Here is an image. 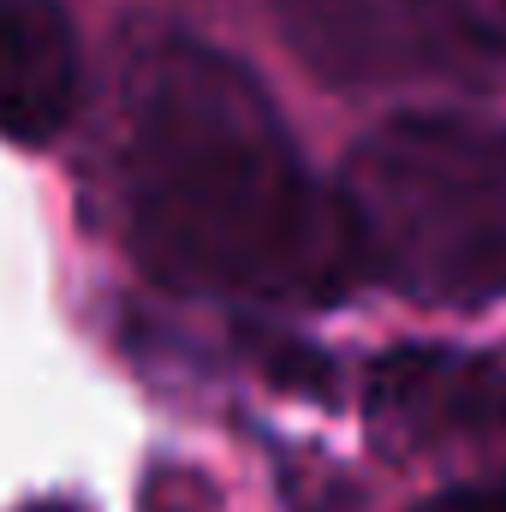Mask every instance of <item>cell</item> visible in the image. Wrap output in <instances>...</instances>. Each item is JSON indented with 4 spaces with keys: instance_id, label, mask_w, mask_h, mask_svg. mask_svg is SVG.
<instances>
[{
    "instance_id": "8",
    "label": "cell",
    "mask_w": 506,
    "mask_h": 512,
    "mask_svg": "<svg viewBox=\"0 0 506 512\" xmlns=\"http://www.w3.org/2000/svg\"><path fill=\"white\" fill-rule=\"evenodd\" d=\"M12 512H96L90 501H78V495H42V501H24V507Z\"/></svg>"
},
{
    "instance_id": "7",
    "label": "cell",
    "mask_w": 506,
    "mask_h": 512,
    "mask_svg": "<svg viewBox=\"0 0 506 512\" xmlns=\"http://www.w3.org/2000/svg\"><path fill=\"white\" fill-rule=\"evenodd\" d=\"M411 512H506V489H441L435 501H423V507Z\"/></svg>"
},
{
    "instance_id": "4",
    "label": "cell",
    "mask_w": 506,
    "mask_h": 512,
    "mask_svg": "<svg viewBox=\"0 0 506 512\" xmlns=\"http://www.w3.org/2000/svg\"><path fill=\"white\" fill-rule=\"evenodd\" d=\"M280 42L340 90L459 72L423 0H268Z\"/></svg>"
},
{
    "instance_id": "2",
    "label": "cell",
    "mask_w": 506,
    "mask_h": 512,
    "mask_svg": "<svg viewBox=\"0 0 506 512\" xmlns=\"http://www.w3.org/2000/svg\"><path fill=\"white\" fill-rule=\"evenodd\" d=\"M340 203L364 286L423 310H483L506 298V126L411 108L370 126Z\"/></svg>"
},
{
    "instance_id": "5",
    "label": "cell",
    "mask_w": 506,
    "mask_h": 512,
    "mask_svg": "<svg viewBox=\"0 0 506 512\" xmlns=\"http://www.w3.org/2000/svg\"><path fill=\"white\" fill-rule=\"evenodd\" d=\"M84 102V48L60 0H0V137L60 143Z\"/></svg>"
},
{
    "instance_id": "6",
    "label": "cell",
    "mask_w": 506,
    "mask_h": 512,
    "mask_svg": "<svg viewBox=\"0 0 506 512\" xmlns=\"http://www.w3.org/2000/svg\"><path fill=\"white\" fill-rule=\"evenodd\" d=\"M453 66H506V0H423Z\"/></svg>"
},
{
    "instance_id": "1",
    "label": "cell",
    "mask_w": 506,
    "mask_h": 512,
    "mask_svg": "<svg viewBox=\"0 0 506 512\" xmlns=\"http://www.w3.org/2000/svg\"><path fill=\"white\" fill-rule=\"evenodd\" d=\"M120 221L137 268L185 298L328 310L364 286L340 185L316 179L251 66L191 30L120 60Z\"/></svg>"
},
{
    "instance_id": "3",
    "label": "cell",
    "mask_w": 506,
    "mask_h": 512,
    "mask_svg": "<svg viewBox=\"0 0 506 512\" xmlns=\"http://www.w3.org/2000/svg\"><path fill=\"white\" fill-rule=\"evenodd\" d=\"M364 423L381 453L441 465L453 489H506V352L393 346L364 376Z\"/></svg>"
}]
</instances>
